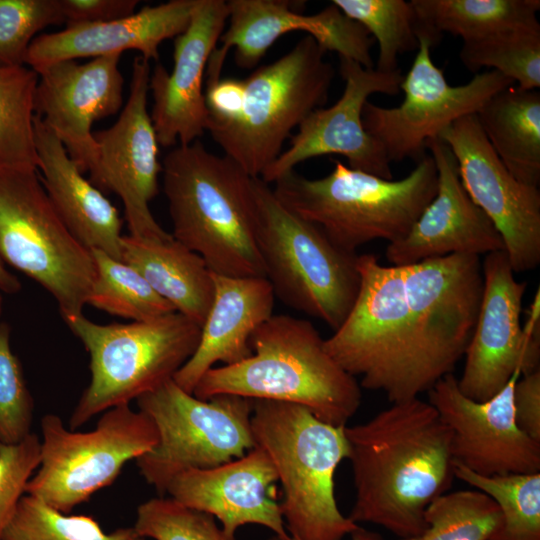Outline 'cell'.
I'll return each mask as SVG.
<instances>
[{
  "mask_svg": "<svg viewBox=\"0 0 540 540\" xmlns=\"http://www.w3.org/2000/svg\"><path fill=\"white\" fill-rule=\"evenodd\" d=\"M213 274L214 297L198 346L173 380L193 394L202 376L218 362L238 363L252 355L250 338L273 314L274 292L265 277Z\"/></svg>",
  "mask_w": 540,
  "mask_h": 540,
  "instance_id": "25",
  "label": "cell"
},
{
  "mask_svg": "<svg viewBox=\"0 0 540 540\" xmlns=\"http://www.w3.org/2000/svg\"><path fill=\"white\" fill-rule=\"evenodd\" d=\"M422 28L463 42L539 24V0H412Z\"/></svg>",
  "mask_w": 540,
  "mask_h": 540,
  "instance_id": "29",
  "label": "cell"
},
{
  "mask_svg": "<svg viewBox=\"0 0 540 540\" xmlns=\"http://www.w3.org/2000/svg\"><path fill=\"white\" fill-rule=\"evenodd\" d=\"M344 431L356 491L348 517L400 539L420 535L425 509L455 477L451 432L436 409L419 397L395 402Z\"/></svg>",
  "mask_w": 540,
  "mask_h": 540,
  "instance_id": "1",
  "label": "cell"
},
{
  "mask_svg": "<svg viewBox=\"0 0 540 540\" xmlns=\"http://www.w3.org/2000/svg\"><path fill=\"white\" fill-rule=\"evenodd\" d=\"M2 540H145L133 527L105 533L94 517L68 515L42 500L23 495Z\"/></svg>",
  "mask_w": 540,
  "mask_h": 540,
  "instance_id": "36",
  "label": "cell"
},
{
  "mask_svg": "<svg viewBox=\"0 0 540 540\" xmlns=\"http://www.w3.org/2000/svg\"><path fill=\"white\" fill-rule=\"evenodd\" d=\"M136 402L158 432L156 445L136 465L160 496L179 473L216 467L256 447L251 399L230 394L200 399L172 379Z\"/></svg>",
  "mask_w": 540,
  "mask_h": 540,
  "instance_id": "11",
  "label": "cell"
},
{
  "mask_svg": "<svg viewBox=\"0 0 540 540\" xmlns=\"http://www.w3.org/2000/svg\"><path fill=\"white\" fill-rule=\"evenodd\" d=\"M228 28L220 36L218 50L227 56L235 48V62L243 69L255 67L281 36L303 31L326 51L372 69L374 39L358 22L347 17L332 2L321 11L305 15L301 1L230 0Z\"/></svg>",
  "mask_w": 540,
  "mask_h": 540,
  "instance_id": "21",
  "label": "cell"
},
{
  "mask_svg": "<svg viewBox=\"0 0 540 540\" xmlns=\"http://www.w3.org/2000/svg\"><path fill=\"white\" fill-rule=\"evenodd\" d=\"M351 540H383L382 537L373 531L366 530L358 526L351 534ZM269 540H297L289 535L273 536Z\"/></svg>",
  "mask_w": 540,
  "mask_h": 540,
  "instance_id": "45",
  "label": "cell"
},
{
  "mask_svg": "<svg viewBox=\"0 0 540 540\" xmlns=\"http://www.w3.org/2000/svg\"><path fill=\"white\" fill-rule=\"evenodd\" d=\"M252 190L257 246L274 296L336 330L359 291L358 255L291 212L260 177H252Z\"/></svg>",
  "mask_w": 540,
  "mask_h": 540,
  "instance_id": "7",
  "label": "cell"
},
{
  "mask_svg": "<svg viewBox=\"0 0 540 540\" xmlns=\"http://www.w3.org/2000/svg\"><path fill=\"white\" fill-rule=\"evenodd\" d=\"M347 17L361 24L377 41L378 71L398 69V56L417 50L421 25L411 1L333 0Z\"/></svg>",
  "mask_w": 540,
  "mask_h": 540,
  "instance_id": "35",
  "label": "cell"
},
{
  "mask_svg": "<svg viewBox=\"0 0 540 540\" xmlns=\"http://www.w3.org/2000/svg\"><path fill=\"white\" fill-rule=\"evenodd\" d=\"M324 340L307 319L272 315L252 334V355L209 369L193 395L293 403L323 422L345 426L361 405V386L329 355Z\"/></svg>",
  "mask_w": 540,
  "mask_h": 540,
  "instance_id": "2",
  "label": "cell"
},
{
  "mask_svg": "<svg viewBox=\"0 0 540 540\" xmlns=\"http://www.w3.org/2000/svg\"><path fill=\"white\" fill-rule=\"evenodd\" d=\"M426 148L436 165L437 192L409 232L388 244L386 259L402 266L451 254L504 250L498 230L464 189L449 147L436 138Z\"/></svg>",
  "mask_w": 540,
  "mask_h": 540,
  "instance_id": "22",
  "label": "cell"
},
{
  "mask_svg": "<svg viewBox=\"0 0 540 540\" xmlns=\"http://www.w3.org/2000/svg\"><path fill=\"white\" fill-rule=\"evenodd\" d=\"M20 289V281L6 268L5 262L0 255V291L7 294H15Z\"/></svg>",
  "mask_w": 540,
  "mask_h": 540,
  "instance_id": "44",
  "label": "cell"
},
{
  "mask_svg": "<svg viewBox=\"0 0 540 540\" xmlns=\"http://www.w3.org/2000/svg\"><path fill=\"white\" fill-rule=\"evenodd\" d=\"M199 3L171 0L112 21L41 34L32 41L26 64L35 71L59 61L121 55L126 50H136L148 61L158 60L160 44L187 29Z\"/></svg>",
  "mask_w": 540,
  "mask_h": 540,
  "instance_id": "24",
  "label": "cell"
},
{
  "mask_svg": "<svg viewBox=\"0 0 540 540\" xmlns=\"http://www.w3.org/2000/svg\"><path fill=\"white\" fill-rule=\"evenodd\" d=\"M150 74L149 61L136 56L129 95L118 119L108 129L93 133L97 151L89 181L100 191L120 197L131 237L162 241L172 235L149 208L162 171L159 143L147 109Z\"/></svg>",
  "mask_w": 540,
  "mask_h": 540,
  "instance_id": "15",
  "label": "cell"
},
{
  "mask_svg": "<svg viewBox=\"0 0 540 540\" xmlns=\"http://www.w3.org/2000/svg\"><path fill=\"white\" fill-rule=\"evenodd\" d=\"M454 476L499 506L501 526L490 540H540V472L488 477L454 463Z\"/></svg>",
  "mask_w": 540,
  "mask_h": 540,
  "instance_id": "32",
  "label": "cell"
},
{
  "mask_svg": "<svg viewBox=\"0 0 540 540\" xmlns=\"http://www.w3.org/2000/svg\"><path fill=\"white\" fill-rule=\"evenodd\" d=\"M161 172L173 238L200 255L214 274L265 277L252 177L199 140L173 147Z\"/></svg>",
  "mask_w": 540,
  "mask_h": 540,
  "instance_id": "3",
  "label": "cell"
},
{
  "mask_svg": "<svg viewBox=\"0 0 540 540\" xmlns=\"http://www.w3.org/2000/svg\"><path fill=\"white\" fill-rule=\"evenodd\" d=\"M205 76L208 130L210 127L228 123L238 116L243 105L245 84L244 80L221 78L218 73L205 72Z\"/></svg>",
  "mask_w": 540,
  "mask_h": 540,
  "instance_id": "41",
  "label": "cell"
},
{
  "mask_svg": "<svg viewBox=\"0 0 540 540\" xmlns=\"http://www.w3.org/2000/svg\"><path fill=\"white\" fill-rule=\"evenodd\" d=\"M463 65L471 72L486 67L517 83L520 89L540 87V24L463 42Z\"/></svg>",
  "mask_w": 540,
  "mask_h": 540,
  "instance_id": "33",
  "label": "cell"
},
{
  "mask_svg": "<svg viewBox=\"0 0 540 540\" xmlns=\"http://www.w3.org/2000/svg\"><path fill=\"white\" fill-rule=\"evenodd\" d=\"M326 51L305 35L285 55L244 79L240 113L208 128L213 141L251 177H260L282 153L285 140L327 102L335 70Z\"/></svg>",
  "mask_w": 540,
  "mask_h": 540,
  "instance_id": "9",
  "label": "cell"
},
{
  "mask_svg": "<svg viewBox=\"0 0 540 540\" xmlns=\"http://www.w3.org/2000/svg\"><path fill=\"white\" fill-rule=\"evenodd\" d=\"M121 260L133 267L176 312L202 327L214 297L213 274L203 258L173 238L123 236Z\"/></svg>",
  "mask_w": 540,
  "mask_h": 540,
  "instance_id": "27",
  "label": "cell"
},
{
  "mask_svg": "<svg viewBox=\"0 0 540 540\" xmlns=\"http://www.w3.org/2000/svg\"><path fill=\"white\" fill-rule=\"evenodd\" d=\"M90 251L96 276L87 299L88 305L132 321L150 320L176 312L133 267L100 250Z\"/></svg>",
  "mask_w": 540,
  "mask_h": 540,
  "instance_id": "31",
  "label": "cell"
},
{
  "mask_svg": "<svg viewBox=\"0 0 540 540\" xmlns=\"http://www.w3.org/2000/svg\"><path fill=\"white\" fill-rule=\"evenodd\" d=\"M519 377L515 374L482 402L463 395L453 373L427 392L428 402L450 429L454 463L488 477L540 472V443L527 436L514 417L513 389Z\"/></svg>",
  "mask_w": 540,
  "mask_h": 540,
  "instance_id": "18",
  "label": "cell"
},
{
  "mask_svg": "<svg viewBox=\"0 0 540 540\" xmlns=\"http://www.w3.org/2000/svg\"><path fill=\"white\" fill-rule=\"evenodd\" d=\"M278 481L268 454L259 446L240 458L207 469L176 475L166 493L190 508L216 517L226 536L235 540L237 529L259 524L277 536L288 535L275 495Z\"/></svg>",
  "mask_w": 540,
  "mask_h": 540,
  "instance_id": "23",
  "label": "cell"
},
{
  "mask_svg": "<svg viewBox=\"0 0 540 540\" xmlns=\"http://www.w3.org/2000/svg\"><path fill=\"white\" fill-rule=\"evenodd\" d=\"M120 57H97L83 64L64 60L35 70V114L82 173L90 172L96 161L93 123L116 114L123 104Z\"/></svg>",
  "mask_w": 540,
  "mask_h": 540,
  "instance_id": "19",
  "label": "cell"
},
{
  "mask_svg": "<svg viewBox=\"0 0 540 540\" xmlns=\"http://www.w3.org/2000/svg\"><path fill=\"white\" fill-rule=\"evenodd\" d=\"M228 14L226 1L200 0L187 29L174 40L172 72L157 64L150 74V117L160 146L191 144L207 130L203 78Z\"/></svg>",
  "mask_w": 540,
  "mask_h": 540,
  "instance_id": "20",
  "label": "cell"
},
{
  "mask_svg": "<svg viewBox=\"0 0 540 540\" xmlns=\"http://www.w3.org/2000/svg\"><path fill=\"white\" fill-rule=\"evenodd\" d=\"M483 293L465 364L457 379L466 397L482 402L499 393L515 374L539 370V301L521 325L526 282L514 277L504 250L486 254L482 262Z\"/></svg>",
  "mask_w": 540,
  "mask_h": 540,
  "instance_id": "14",
  "label": "cell"
},
{
  "mask_svg": "<svg viewBox=\"0 0 540 540\" xmlns=\"http://www.w3.org/2000/svg\"><path fill=\"white\" fill-rule=\"evenodd\" d=\"M0 255L47 290L65 321L83 314L94 260L55 211L38 170L0 169Z\"/></svg>",
  "mask_w": 540,
  "mask_h": 540,
  "instance_id": "10",
  "label": "cell"
},
{
  "mask_svg": "<svg viewBox=\"0 0 540 540\" xmlns=\"http://www.w3.org/2000/svg\"><path fill=\"white\" fill-rule=\"evenodd\" d=\"M334 163L327 176L317 179L293 170L274 183L273 192L286 208L349 253L374 240L392 243L403 238L437 192L431 155H424L399 180Z\"/></svg>",
  "mask_w": 540,
  "mask_h": 540,
  "instance_id": "5",
  "label": "cell"
},
{
  "mask_svg": "<svg viewBox=\"0 0 540 540\" xmlns=\"http://www.w3.org/2000/svg\"><path fill=\"white\" fill-rule=\"evenodd\" d=\"M2 309H3V298H2L1 291H0V315L2 313Z\"/></svg>",
  "mask_w": 540,
  "mask_h": 540,
  "instance_id": "46",
  "label": "cell"
},
{
  "mask_svg": "<svg viewBox=\"0 0 540 540\" xmlns=\"http://www.w3.org/2000/svg\"><path fill=\"white\" fill-rule=\"evenodd\" d=\"M492 149L520 182L540 184V93L514 84L490 97L476 113Z\"/></svg>",
  "mask_w": 540,
  "mask_h": 540,
  "instance_id": "28",
  "label": "cell"
},
{
  "mask_svg": "<svg viewBox=\"0 0 540 540\" xmlns=\"http://www.w3.org/2000/svg\"><path fill=\"white\" fill-rule=\"evenodd\" d=\"M137 0H58L67 26L112 21L135 12Z\"/></svg>",
  "mask_w": 540,
  "mask_h": 540,
  "instance_id": "42",
  "label": "cell"
},
{
  "mask_svg": "<svg viewBox=\"0 0 540 540\" xmlns=\"http://www.w3.org/2000/svg\"><path fill=\"white\" fill-rule=\"evenodd\" d=\"M37 170L47 196L70 233L88 250L121 260L122 220L102 191L85 179L65 147L35 115Z\"/></svg>",
  "mask_w": 540,
  "mask_h": 540,
  "instance_id": "26",
  "label": "cell"
},
{
  "mask_svg": "<svg viewBox=\"0 0 540 540\" xmlns=\"http://www.w3.org/2000/svg\"><path fill=\"white\" fill-rule=\"evenodd\" d=\"M426 528L415 537L400 540H490L502 515L497 503L477 489L446 492L425 509Z\"/></svg>",
  "mask_w": 540,
  "mask_h": 540,
  "instance_id": "34",
  "label": "cell"
},
{
  "mask_svg": "<svg viewBox=\"0 0 540 540\" xmlns=\"http://www.w3.org/2000/svg\"><path fill=\"white\" fill-rule=\"evenodd\" d=\"M143 538L154 540H233L208 513L159 496L141 503L133 526Z\"/></svg>",
  "mask_w": 540,
  "mask_h": 540,
  "instance_id": "37",
  "label": "cell"
},
{
  "mask_svg": "<svg viewBox=\"0 0 540 540\" xmlns=\"http://www.w3.org/2000/svg\"><path fill=\"white\" fill-rule=\"evenodd\" d=\"M418 38L417 54L400 85L402 103L387 108L367 101L362 110L365 130L382 145L390 162L419 161L428 141L456 120L476 114L490 97L515 84L489 70L475 74L466 84L452 86L431 58V48L440 36L421 28Z\"/></svg>",
  "mask_w": 540,
  "mask_h": 540,
  "instance_id": "13",
  "label": "cell"
},
{
  "mask_svg": "<svg viewBox=\"0 0 540 540\" xmlns=\"http://www.w3.org/2000/svg\"><path fill=\"white\" fill-rule=\"evenodd\" d=\"M360 286L342 324L324 340L329 355L360 386L391 403L429 391L423 366L422 321L408 299L402 266L381 265L373 254L357 256Z\"/></svg>",
  "mask_w": 540,
  "mask_h": 540,
  "instance_id": "4",
  "label": "cell"
},
{
  "mask_svg": "<svg viewBox=\"0 0 540 540\" xmlns=\"http://www.w3.org/2000/svg\"><path fill=\"white\" fill-rule=\"evenodd\" d=\"M34 401L10 345V327L0 322V443L17 444L31 434Z\"/></svg>",
  "mask_w": 540,
  "mask_h": 540,
  "instance_id": "39",
  "label": "cell"
},
{
  "mask_svg": "<svg viewBox=\"0 0 540 540\" xmlns=\"http://www.w3.org/2000/svg\"><path fill=\"white\" fill-rule=\"evenodd\" d=\"M40 465L25 494L68 514L110 486L124 465L158 441L152 419L122 404L103 412L93 430L67 428L56 414L41 418Z\"/></svg>",
  "mask_w": 540,
  "mask_h": 540,
  "instance_id": "12",
  "label": "cell"
},
{
  "mask_svg": "<svg viewBox=\"0 0 540 540\" xmlns=\"http://www.w3.org/2000/svg\"><path fill=\"white\" fill-rule=\"evenodd\" d=\"M38 74L32 68L0 65V169L37 170L34 138Z\"/></svg>",
  "mask_w": 540,
  "mask_h": 540,
  "instance_id": "30",
  "label": "cell"
},
{
  "mask_svg": "<svg viewBox=\"0 0 540 540\" xmlns=\"http://www.w3.org/2000/svg\"><path fill=\"white\" fill-rule=\"evenodd\" d=\"M90 358V382L69 429L156 390L194 354L201 327L178 312L130 323L98 324L83 314L65 321Z\"/></svg>",
  "mask_w": 540,
  "mask_h": 540,
  "instance_id": "8",
  "label": "cell"
},
{
  "mask_svg": "<svg viewBox=\"0 0 540 540\" xmlns=\"http://www.w3.org/2000/svg\"><path fill=\"white\" fill-rule=\"evenodd\" d=\"M513 408L517 426L540 443V369L521 375L516 380Z\"/></svg>",
  "mask_w": 540,
  "mask_h": 540,
  "instance_id": "43",
  "label": "cell"
},
{
  "mask_svg": "<svg viewBox=\"0 0 540 540\" xmlns=\"http://www.w3.org/2000/svg\"><path fill=\"white\" fill-rule=\"evenodd\" d=\"M63 23L58 0H0V65H25L36 34Z\"/></svg>",
  "mask_w": 540,
  "mask_h": 540,
  "instance_id": "38",
  "label": "cell"
},
{
  "mask_svg": "<svg viewBox=\"0 0 540 540\" xmlns=\"http://www.w3.org/2000/svg\"><path fill=\"white\" fill-rule=\"evenodd\" d=\"M453 153L461 183L498 230L514 273L540 263V191L518 181L498 158L476 114L466 115L438 137Z\"/></svg>",
  "mask_w": 540,
  "mask_h": 540,
  "instance_id": "16",
  "label": "cell"
},
{
  "mask_svg": "<svg viewBox=\"0 0 540 540\" xmlns=\"http://www.w3.org/2000/svg\"><path fill=\"white\" fill-rule=\"evenodd\" d=\"M40 450L41 440L34 433L17 444L0 443V540L40 465Z\"/></svg>",
  "mask_w": 540,
  "mask_h": 540,
  "instance_id": "40",
  "label": "cell"
},
{
  "mask_svg": "<svg viewBox=\"0 0 540 540\" xmlns=\"http://www.w3.org/2000/svg\"><path fill=\"white\" fill-rule=\"evenodd\" d=\"M345 426L323 422L301 405L253 400V438L275 467L281 513L297 540H342L359 526L335 498V472L349 453Z\"/></svg>",
  "mask_w": 540,
  "mask_h": 540,
  "instance_id": "6",
  "label": "cell"
},
{
  "mask_svg": "<svg viewBox=\"0 0 540 540\" xmlns=\"http://www.w3.org/2000/svg\"><path fill=\"white\" fill-rule=\"evenodd\" d=\"M345 86L341 97L328 108H318L298 126L290 146L282 151L260 178L270 185L307 159L323 155L344 156L349 167L384 179H392L390 161L382 145L364 128L362 110L375 93L397 95L401 70L382 72L339 57Z\"/></svg>",
  "mask_w": 540,
  "mask_h": 540,
  "instance_id": "17",
  "label": "cell"
}]
</instances>
